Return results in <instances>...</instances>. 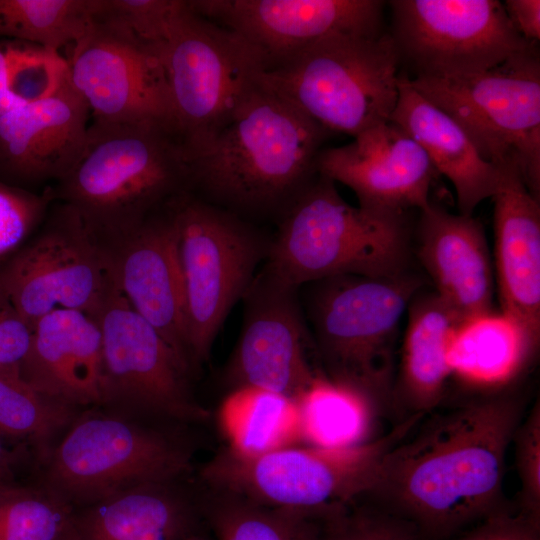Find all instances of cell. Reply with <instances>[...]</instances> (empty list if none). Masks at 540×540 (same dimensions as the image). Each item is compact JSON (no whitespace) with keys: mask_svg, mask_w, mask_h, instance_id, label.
Masks as SVG:
<instances>
[{"mask_svg":"<svg viewBox=\"0 0 540 540\" xmlns=\"http://www.w3.org/2000/svg\"><path fill=\"white\" fill-rule=\"evenodd\" d=\"M184 151L213 138L267 70L263 53L239 33L195 13L188 0L155 47Z\"/></svg>","mask_w":540,"mask_h":540,"instance_id":"30bf717a","label":"cell"},{"mask_svg":"<svg viewBox=\"0 0 540 540\" xmlns=\"http://www.w3.org/2000/svg\"><path fill=\"white\" fill-rule=\"evenodd\" d=\"M21 378L40 393L71 407L102 405V334L92 316L59 309L33 326Z\"/></svg>","mask_w":540,"mask_h":540,"instance_id":"7402d4cb","label":"cell"},{"mask_svg":"<svg viewBox=\"0 0 540 540\" xmlns=\"http://www.w3.org/2000/svg\"><path fill=\"white\" fill-rule=\"evenodd\" d=\"M186 540H205L202 536L194 533L191 536H189Z\"/></svg>","mask_w":540,"mask_h":540,"instance_id":"ee69618b","label":"cell"},{"mask_svg":"<svg viewBox=\"0 0 540 540\" xmlns=\"http://www.w3.org/2000/svg\"><path fill=\"white\" fill-rule=\"evenodd\" d=\"M73 414L74 407L40 393L19 373L0 372V433L43 450Z\"/></svg>","mask_w":540,"mask_h":540,"instance_id":"d6a6232c","label":"cell"},{"mask_svg":"<svg viewBox=\"0 0 540 540\" xmlns=\"http://www.w3.org/2000/svg\"><path fill=\"white\" fill-rule=\"evenodd\" d=\"M16 455L0 441V486L14 483Z\"/></svg>","mask_w":540,"mask_h":540,"instance_id":"b9f144b4","label":"cell"},{"mask_svg":"<svg viewBox=\"0 0 540 540\" xmlns=\"http://www.w3.org/2000/svg\"><path fill=\"white\" fill-rule=\"evenodd\" d=\"M184 0H97L94 17L125 29L155 49L166 38Z\"/></svg>","mask_w":540,"mask_h":540,"instance_id":"d590c367","label":"cell"},{"mask_svg":"<svg viewBox=\"0 0 540 540\" xmlns=\"http://www.w3.org/2000/svg\"><path fill=\"white\" fill-rule=\"evenodd\" d=\"M419 211L416 255L434 292L461 324L493 313L494 273L480 220L432 201Z\"/></svg>","mask_w":540,"mask_h":540,"instance_id":"44dd1931","label":"cell"},{"mask_svg":"<svg viewBox=\"0 0 540 540\" xmlns=\"http://www.w3.org/2000/svg\"><path fill=\"white\" fill-rule=\"evenodd\" d=\"M503 5L516 31L526 41L537 44L540 39V1L507 0Z\"/></svg>","mask_w":540,"mask_h":540,"instance_id":"60d3db41","label":"cell"},{"mask_svg":"<svg viewBox=\"0 0 540 540\" xmlns=\"http://www.w3.org/2000/svg\"><path fill=\"white\" fill-rule=\"evenodd\" d=\"M182 274L195 367L208 359L233 306L242 300L271 244L257 224L184 190L168 202Z\"/></svg>","mask_w":540,"mask_h":540,"instance_id":"9c48e42d","label":"cell"},{"mask_svg":"<svg viewBox=\"0 0 540 540\" xmlns=\"http://www.w3.org/2000/svg\"><path fill=\"white\" fill-rule=\"evenodd\" d=\"M117 287L193 369L176 234L168 203L108 249Z\"/></svg>","mask_w":540,"mask_h":540,"instance_id":"d6986e66","label":"cell"},{"mask_svg":"<svg viewBox=\"0 0 540 540\" xmlns=\"http://www.w3.org/2000/svg\"><path fill=\"white\" fill-rule=\"evenodd\" d=\"M494 201V255L501 314L534 354L540 337V203L515 174Z\"/></svg>","mask_w":540,"mask_h":540,"instance_id":"603a6c76","label":"cell"},{"mask_svg":"<svg viewBox=\"0 0 540 540\" xmlns=\"http://www.w3.org/2000/svg\"><path fill=\"white\" fill-rule=\"evenodd\" d=\"M512 442L520 481L517 509L540 522V404L537 400L518 425Z\"/></svg>","mask_w":540,"mask_h":540,"instance_id":"74e56055","label":"cell"},{"mask_svg":"<svg viewBox=\"0 0 540 540\" xmlns=\"http://www.w3.org/2000/svg\"><path fill=\"white\" fill-rule=\"evenodd\" d=\"M221 423L228 447L248 456L293 445L300 438L296 401L263 389L231 390L222 405Z\"/></svg>","mask_w":540,"mask_h":540,"instance_id":"83f0119b","label":"cell"},{"mask_svg":"<svg viewBox=\"0 0 540 540\" xmlns=\"http://www.w3.org/2000/svg\"><path fill=\"white\" fill-rule=\"evenodd\" d=\"M411 85L449 115L480 155L540 195V61L535 48L490 69L416 76Z\"/></svg>","mask_w":540,"mask_h":540,"instance_id":"ba28073f","label":"cell"},{"mask_svg":"<svg viewBox=\"0 0 540 540\" xmlns=\"http://www.w3.org/2000/svg\"><path fill=\"white\" fill-rule=\"evenodd\" d=\"M73 515L72 506L45 486H0V540H57Z\"/></svg>","mask_w":540,"mask_h":540,"instance_id":"836d02e7","label":"cell"},{"mask_svg":"<svg viewBox=\"0 0 540 540\" xmlns=\"http://www.w3.org/2000/svg\"><path fill=\"white\" fill-rule=\"evenodd\" d=\"M214 495L208 518L217 540H319L316 519L230 494Z\"/></svg>","mask_w":540,"mask_h":540,"instance_id":"4dcf8cb0","label":"cell"},{"mask_svg":"<svg viewBox=\"0 0 540 540\" xmlns=\"http://www.w3.org/2000/svg\"><path fill=\"white\" fill-rule=\"evenodd\" d=\"M97 0H0V38L60 51L93 21Z\"/></svg>","mask_w":540,"mask_h":540,"instance_id":"f1b7e54d","label":"cell"},{"mask_svg":"<svg viewBox=\"0 0 540 540\" xmlns=\"http://www.w3.org/2000/svg\"><path fill=\"white\" fill-rule=\"evenodd\" d=\"M50 190L108 249L188 190L184 148L162 125L92 123L81 158Z\"/></svg>","mask_w":540,"mask_h":540,"instance_id":"3957f363","label":"cell"},{"mask_svg":"<svg viewBox=\"0 0 540 540\" xmlns=\"http://www.w3.org/2000/svg\"><path fill=\"white\" fill-rule=\"evenodd\" d=\"M423 279L339 275L308 283L306 311L322 375L352 393L368 419L392 416L396 344Z\"/></svg>","mask_w":540,"mask_h":540,"instance_id":"277c9868","label":"cell"},{"mask_svg":"<svg viewBox=\"0 0 540 540\" xmlns=\"http://www.w3.org/2000/svg\"><path fill=\"white\" fill-rule=\"evenodd\" d=\"M524 400L495 390L425 415L383 457L362 497L410 523L422 540H445L504 501L506 455Z\"/></svg>","mask_w":540,"mask_h":540,"instance_id":"6da1fadb","label":"cell"},{"mask_svg":"<svg viewBox=\"0 0 540 540\" xmlns=\"http://www.w3.org/2000/svg\"><path fill=\"white\" fill-rule=\"evenodd\" d=\"M78 540H186L194 507L177 482L147 483L86 506L73 515Z\"/></svg>","mask_w":540,"mask_h":540,"instance_id":"484cf974","label":"cell"},{"mask_svg":"<svg viewBox=\"0 0 540 540\" xmlns=\"http://www.w3.org/2000/svg\"><path fill=\"white\" fill-rule=\"evenodd\" d=\"M399 62L390 33L340 34L265 70L259 84L327 131L355 137L390 121Z\"/></svg>","mask_w":540,"mask_h":540,"instance_id":"52a82bcc","label":"cell"},{"mask_svg":"<svg viewBox=\"0 0 540 540\" xmlns=\"http://www.w3.org/2000/svg\"><path fill=\"white\" fill-rule=\"evenodd\" d=\"M96 320L102 334V405L142 420L206 419L191 392V367L130 306L116 282Z\"/></svg>","mask_w":540,"mask_h":540,"instance_id":"4fadbf2b","label":"cell"},{"mask_svg":"<svg viewBox=\"0 0 540 540\" xmlns=\"http://www.w3.org/2000/svg\"><path fill=\"white\" fill-rule=\"evenodd\" d=\"M408 214L354 207L317 174L277 222L263 267L297 288L329 277H393L409 271Z\"/></svg>","mask_w":540,"mask_h":540,"instance_id":"5b68a950","label":"cell"},{"mask_svg":"<svg viewBox=\"0 0 540 540\" xmlns=\"http://www.w3.org/2000/svg\"><path fill=\"white\" fill-rule=\"evenodd\" d=\"M70 80L67 59L40 45L0 42V116L53 95Z\"/></svg>","mask_w":540,"mask_h":540,"instance_id":"f546056e","label":"cell"},{"mask_svg":"<svg viewBox=\"0 0 540 540\" xmlns=\"http://www.w3.org/2000/svg\"><path fill=\"white\" fill-rule=\"evenodd\" d=\"M57 540H78L75 529L73 527V522Z\"/></svg>","mask_w":540,"mask_h":540,"instance_id":"7bdbcfd3","label":"cell"},{"mask_svg":"<svg viewBox=\"0 0 540 540\" xmlns=\"http://www.w3.org/2000/svg\"><path fill=\"white\" fill-rule=\"evenodd\" d=\"M31 334L32 329L0 283V372L19 373L30 346Z\"/></svg>","mask_w":540,"mask_h":540,"instance_id":"ab89813d","label":"cell"},{"mask_svg":"<svg viewBox=\"0 0 540 540\" xmlns=\"http://www.w3.org/2000/svg\"><path fill=\"white\" fill-rule=\"evenodd\" d=\"M445 540H540V522L504 502L471 527Z\"/></svg>","mask_w":540,"mask_h":540,"instance_id":"f35d334b","label":"cell"},{"mask_svg":"<svg viewBox=\"0 0 540 540\" xmlns=\"http://www.w3.org/2000/svg\"><path fill=\"white\" fill-rule=\"evenodd\" d=\"M532 355L517 326L501 313L466 321L456 329L449 348L453 371L477 383L504 384Z\"/></svg>","mask_w":540,"mask_h":540,"instance_id":"4316f807","label":"cell"},{"mask_svg":"<svg viewBox=\"0 0 540 540\" xmlns=\"http://www.w3.org/2000/svg\"><path fill=\"white\" fill-rule=\"evenodd\" d=\"M191 457L180 438L142 419L94 414L47 454L44 486L71 506H89L138 485L177 482Z\"/></svg>","mask_w":540,"mask_h":540,"instance_id":"8fae6325","label":"cell"},{"mask_svg":"<svg viewBox=\"0 0 540 540\" xmlns=\"http://www.w3.org/2000/svg\"><path fill=\"white\" fill-rule=\"evenodd\" d=\"M420 291L408 306L396 371L392 405L396 423L412 416H425L441 405L452 373L449 348L461 324L435 292Z\"/></svg>","mask_w":540,"mask_h":540,"instance_id":"d4e9b609","label":"cell"},{"mask_svg":"<svg viewBox=\"0 0 540 540\" xmlns=\"http://www.w3.org/2000/svg\"><path fill=\"white\" fill-rule=\"evenodd\" d=\"M0 283L32 329L59 309L96 319L115 279L108 250L74 208L58 202L40 230L0 261Z\"/></svg>","mask_w":540,"mask_h":540,"instance_id":"7c38bea8","label":"cell"},{"mask_svg":"<svg viewBox=\"0 0 540 540\" xmlns=\"http://www.w3.org/2000/svg\"><path fill=\"white\" fill-rule=\"evenodd\" d=\"M299 289L259 269L242 298V329L226 366L231 390L263 389L296 401L321 374L309 361L313 343Z\"/></svg>","mask_w":540,"mask_h":540,"instance_id":"2e32d148","label":"cell"},{"mask_svg":"<svg viewBox=\"0 0 540 540\" xmlns=\"http://www.w3.org/2000/svg\"><path fill=\"white\" fill-rule=\"evenodd\" d=\"M299 437L309 445L339 447L358 443L368 420L360 401L320 374L296 400Z\"/></svg>","mask_w":540,"mask_h":540,"instance_id":"1f68e13d","label":"cell"},{"mask_svg":"<svg viewBox=\"0 0 540 540\" xmlns=\"http://www.w3.org/2000/svg\"><path fill=\"white\" fill-rule=\"evenodd\" d=\"M398 92L390 121L415 140L437 173L452 183L459 214L471 216L482 201L493 198L515 173L486 161L464 130L418 93L409 77L399 76Z\"/></svg>","mask_w":540,"mask_h":540,"instance_id":"cb8c5ba5","label":"cell"},{"mask_svg":"<svg viewBox=\"0 0 540 540\" xmlns=\"http://www.w3.org/2000/svg\"><path fill=\"white\" fill-rule=\"evenodd\" d=\"M346 145L322 148L317 173L349 187L359 207L406 215L430 203L438 174L425 151L391 121L363 131Z\"/></svg>","mask_w":540,"mask_h":540,"instance_id":"ac0fdd59","label":"cell"},{"mask_svg":"<svg viewBox=\"0 0 540 540\" xmlns=\"http://www.w3.org/2000/svg\"><path fill=\"white\" fill-rule=\"evenodd\" d=\"M89 109L69 80L53 95L0 116V181L58 182L81 158Z\"/></svg>","mask_w":540,"mask_h":540,"instance_id":"ffe728a7","label":"cell"},{"mask_svg":"<svg viewBox=\"0 0 540 540\" xmlns=\"http://www.w3.org/2000/svg\"><path fill=\"white\" fill-rule=\"evenodd\" d=\"M51 201V190L38 195L0 181V261L21 247L41 225Z\"/></svg>","mask_w":540,"mask_h":540,"instance_id":"8d00e7d4","label":"cell"},{"mask_svg":"<svg viewBox=\"0 0 540 540\" xmlns=\"http://www.w3.org/2000/svg\"><path fill=\"white\" fill-rule=\"evenodd\" d=\"M423 417H410L380 437L346 446L290 445L255 456L227 447L200 475L215 492L322 520L367 494L385 454Z\"/></svg>","mask_w":540,"mask_h":540,"instance_id":"8992f818","label":"cell"},{"mask_svg":"<svg viewBox=\"0 0 540 540\" xmlns=\"http://www.w3.org/2000/svg\"><path fill=\"white\" fill-rule=\"evenodd\" d=\"M390 33L416 76L481 72L536 47L498 0H393Z\"/></svg>","mask_w":540,"mask_h":540,"instance_id":"5bb4252c","label":"cell"},{"mask_svg":"<svg viewBox=\"0 0 540 540\" xmlns=\"http://www.w3.org/2000/svg\"><path fill=\"white\" fill-rule=\"evenodd\" d=\"M200 16L255 45L277 66L307 47L340 34L383 32L380 0H188Z\"/></svg>","mask_w":540,"mask_h":540,"instance_id":"e0dca14e","label":"cell"},{"mask_svg":"<svg viewBox=\"0 0 540 540\" xmlns=\"http://www.w3.org/2000/svg\"><path fill=\"white\" fill-rule=\"evenodd\" d=\"M71 47L66 58L70 81L93 123H153L176 134L166 76L154 48L96 17Z\"/></svg>","mask_w":540,"mask_h":540,"instance_id":"9a60e30c","label":"cell"},{"mask_svg":"<svg viewBox=\"0 0 540 540\" xmlns=\"http://www.w3.org/2000/svg\"><path fill=\"white\" fill-rule=\"evenodd\" d=\"M319 526V540H422L410 523L362 498Z\"/></svg>","mask_w":540,"mask_h":540,"instance_id":"e575fe53","label":"cell"},{"mask_svg":"<svg viewBox=\"0 0 540 540\" xmlns=\"http://www.w3.org/2000/svg\"><path fill=\"white\" fill-rule=\"evenodd\" d=\"M329 133L259 84L213 138L184 151L188 190L255 224L277 223L318 174Z\"/></svg>","mask_w":540,"mask_h":540,"instance_id":"7a4b0ae2","label":"cell"}]
</instances>
